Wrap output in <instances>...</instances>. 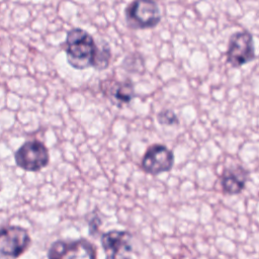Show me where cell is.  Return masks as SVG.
Here are the masks:
<instances>
[{
    "mask_svg": "<svg viewBox=\"0 0 259 259\" xmlns=\"http://www.w3.org/2000/svg\"><path fill=\"white\" fill-rule=\"evenodd\" d=\"M62 48L66 53L69 65L78 70L93 67L97 44L86 30L75 27L68 31Z\"/></svg>",
    "mask_w": 259,
    "mask_h": 259,
    "instance_id": "cell-1",
    "label": "cell"
},
{
    "mask_svg": "<svg viewBox=\"0 0 259 259\" xmlns=\"http://www.w3.org/2000/svg\"><path fill=\"white\" fill-rule=\"evenodd\" d=\"M125 21L133 29H148L158 25L161 21V11L158 4L151 0H137L131 2L124 11Z\"/></svg>",
    "mask_w": 259,
    "mask_h": 259,
    "instance_id": "cell-2",
    "label": "cell"
},
{
    "mask_svg": "<svg viewBox=\"0 0 259 259\" xmlns=\"http://www.w3.org/2000/svg\"><path fill=\"white\" fill-rule=\"evenodd\" d=\"M14 160L22 170L36 172L48 166L50 154L44 143L38 140H29L16 150Z\"/></svg>",
    "mask_w": 259,
    "mask_h": 259,
    "instance_id": "cell-3",
    "label": "cell"
},
{
    "mask_svg": "<svg viewBox=\"0 0 259 259\" xmlns=\"http://www.w3.org/2000/svg\"><path fill=\"white\" fill-rule=\"evenodd\" d=\"M227 62L234 68H240L256 57L253 35L248 30H241L230 36L226 53Z\"/></svg>",
    "mask_w": 259,
    "mask_h": 259,
    "instance_id": "cell-4",
    "label": "cell"
},
{
    "mask_svg": "<svg viewBox=\"0 0 259 259\" xmlns=\"http://www.w3.org/2000/svg\"><path fill=\"white\" fill-rule=\"evenodd\" d=\"M49 259H96L94 246L85 239L56 241L52 244Z\"/></svg>",
    "mask_w": 259,
    "mask_h": 259,
    "instance_id": "cell-5",
    "label": "cell"
},
{
    "mask_svg": "<svg viewBox=\"0 0 259 259\" xmlns=\"http://www.w3.org/2000/svg\"><path fill=\"white\" fill-rule=\"evenodd\" d=\"M174 165L173 152L166 146L154 144L145 152L141 166L143 170L151 175L169 172Z\"/></svg>",
    "mask_w": 259,
    "mask_h": 259,
    "instance_id": "cell-6",
    "label": "cell"
},
{
    "mask_svg": "<svg viewBox=\"0 0 259 259\" xmlns=\"http://www.w3.org/2000/svg\"><path fill=\"white\" fill-rule=\"evenodd\" d=\"M29 244L30 237L25 229L18 226L0 229V254L16 258L28 248Z\"/></svg>",
    "mask_w": 259,
    "mask_h": 259,
    "instance_id": "cell-7",
    "label": "cell"
},
{
    "mask_svg": "<svg viewBox=\"0 0 259 259\" xmlns=\"http://www.w3.org/2000/svg\"><path fill=\"white\" fill-rule=\"evenodd\" d=\"M132 235L126 231H110L101 236L103 250L109 259H132Z\"/></svg>",
    "mask_w": 259,
    "mask_h": 259,
    "instance_id": "cell-8",
    "label": "cell"
},
{
    "mask_svg": "<svg viewBox=\"0 0 259 259\" xmlns=\"http://www.w3.org/2000/svg\"><path fill=\"white\" fill-rule=\"evenodd\" d=\"M103 93L116 106L128 104L135 97V88L131 79L123 81H105L101 85Z\"/></svg>",
    "mask_w": 259,
    "mask_h": 259,
    "instance_id": "cell-9",
    "label": "cell"
},
{
    "mask_svg": "<svg viewBox=\"0 0 259 259\" xmlns=\"http://www.w3.org/2000/svg\"><path fill=\"white\" fill-rule=\"evenodd\" d=\"M249 178V172L240 165H235L224 170L221 175V186L225 194H239L246 185Z\"/></svg>",
    "mask_w": 259,
    "mask_h": 259,
    "instance_id": "cell-10",
    "label": "cell"
},
{
    "mask_svg": "<svg viewBox=\"0 0 259 259\" xmlns=\"http://www.w3.org/2000/svg\"><path fill=\"white\" fill-rule=\"evenodd\" d=\"M111 58L110 47L105 41L97 44V51L95 55L93 67L96 70H104L108 67Z\"/></svg>",
    "mask_w": 259,
    "mask_h": 259,
    "instance_id": "cell-11",
    "label": "cell"
},
{
    "mask_svg": "<svg viewBox=\"0 0 259 259\" xmlns=\"http://www.w3.org/2000/svg\"><path fill=\"white\" fill-rule=\"evenodd\" d=\"M121 66L126 71L131 72H138L141 73L145 69V63L142 56L138 54H133L131 56H127L123 59Z\"/></svg>",
    "mask_w": 259,
    "mask_h": 259,
    "instance_id": "cell-12",
    "label": "cell"
},
{
    "mask_svg": "<svg viewBox=\"0 0 259 259\" xmlns=\"http://www.w3.org/2000/svg\"><path fill=\"white\" fill-rule=\"evenodd\" d=\"M157 120L163 125L179 124V118L171 109H163L157 114Z\"/></svg>",
    "mask_w": 259,
    "mask_h": 259,
    "instance_id": "cell-13",
    "label": "cell"
},
{
    "mask_svg": "<svg viewBox=\"0 0 259 259\" xmlns=\"http://www.w3.org/2000/svg\"><path fill=\"white\" fill-rule=\"evenodd\" d=\"M99 225H100V220H99L97 217L92 218V220H91L90 223H89V231H90V234H93L94 232H96Z\"/></svg>",
    "mask_w": 259,
    "mask_h": 259,
    "instance_id": "cell-14",
    "label": "cell"
},
{
    "mask_svg": "<svg viewBox=\"0 0 259 259\" xmlns=\"http://www.w3.org/2000/svg\"><path fill=\"white\" fill-rule=\"evenodd\" d=\"M0 190H1V187H0Z\"/></svg>",
    "mask_w": 259,
    "mask_h": 259,
    "instance_id": "cell-15",
    "label": "cell"
}]
</instances>
